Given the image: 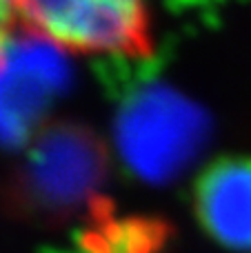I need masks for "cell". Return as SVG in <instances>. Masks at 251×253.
<instances>
[{
  "label": "cell",
  "mask_w": 251,
  "mask_h": 253,
  "mask_svg": "<svg viewBox=\"0 0 251 253\" xmlns=\"http://www.w3.org/2000/svg\"><path fill=\"white\" fill-rule=\"evenodd\" d=\"M20 25L65 51L147 58L154 51L145 0H13Z\"/></svg>",
  "instance_id": "3"
},
{
  "label": "cell",
  "mask_w": 251,
  "mask_h": 253,
  "mask_svg": "<svg viewBox=\"0 0 251 253\" xmlns=\"http://www.w3.org/2000/svg\"><path fill=\"white\" fill-rule=\"evenodd\" d=\"M196 215L220 247L251 251V158H222L196 184Z\"/></svg>",
  "instance_id": "5"
},
{
  "label": "cell",
  "mask_w": 251,
  "mask_h": 253,
  "mask_svg": "<svg viewBox=\"0 0 251 253\" xmlns=\"http://www.w3.org/2000/svg\"><path fill=\"white\" fill-rule=\"evenodd\" d=\"M69 87L65 49L18 25L0 42V147L31 142Z\"/></svg>",
  "instance_id": "4"
},
{
  "label": "cell",
  "mask_w": 251,
  "mask_h": 253,
  "mask_svg": "<svg viewBox=\"0 0 251 253\" xmlns=\"http://www.w3.org/2000/svg\"><path fill=\"white\" fill-rule=\"evenodd\" d=\"M109 153L93 129L74 120L51 123L27 144L2 189L4 209L42 227L102 213Z\"/></svg>",
  "instance_id": "1"
},
{
  "label": "cell",
  "mask_w": 251,
  "mask_h": 253,
  "mask_svg": "<svg viewBox=\"0 0 251 253\" xmlns=\"http://www.w3.org/2000/svg\"><path fill=\"white\" fill-rule=\"evenodd\" d=\"M114 131L120 156L138 178L169 182L207 147L211 118L178 89L145 83L125 96Z\"/></svg>",
  "instance_id": "2"
}]
</instances>
